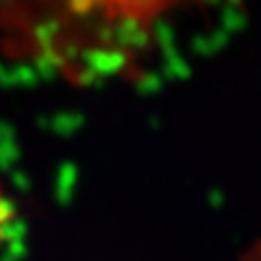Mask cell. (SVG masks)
Wrapping results in <instances>:
<instances>
[{"instance_id":"1","label":"cell","mask_w":261,"mask_h":261,"mask_svg":"<svg viewBox=\"0 0 261 261\" xmlns=\"http://www.w3.org/2000/svg\"><path fill=\"white\" fill-rule=\"evenodd\" d=\"M13 220H15V207L9 198V194L5 192L3 183H0V244H3L7 233H9Z\"/></svg>"}]
</instances>
